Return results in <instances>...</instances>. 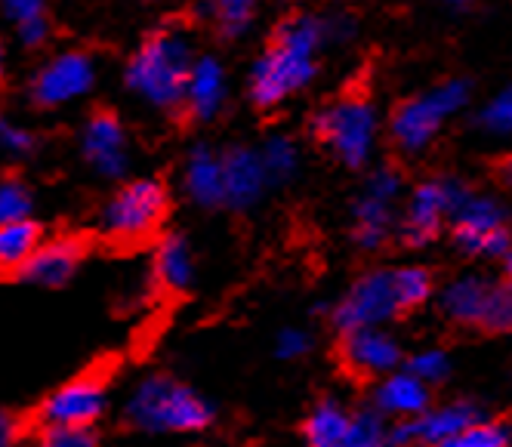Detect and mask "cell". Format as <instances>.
I'll use <instances>...</instances> for the list:
<instances>
[{
    "label": "cell",
    "instance_id": "cell-1",
    "mask_svg": "<svg viewBox=\"0 0 512 447\" xmlns=\"http://www.w3.org/2000/svg\"><path fill=\"white\" fill-rule=\"evenodd\" d=\"M324 22L297 13L278 22L272 44L250 68V99L256 108H275L315 78V56L324 47Z\"/></svg>",
    "mask_w": 512,
    "mask_h": 447
},
{
    "label": "cell",
    "instance_id": "cell-2",
    "mask_svg": "<svg viewBox=\"0 0 512 447\" xmlns=\"http://www.w3.org/2000/svg\"><path fill=\"white\" fill-rule=\"evenodd\" d=\"M192 68L195 56L186 34L164 28L133 53L127 65V87L155 108H179L186 102Z\"/></svg>",
    "mask_w": 512,
    "mask_h": 447
},
{
    "label": "cell",
    "instance_id": "cell-3",
    "mask_svg": "<svg viewBox=\"0 0 512 447\" xmlns=\"http://www.w3.org/2000/svg\"><path fill=\"white\" fill-rule=\"evenodd\" d=\"M127 420L142 432H201L213 423V404L173 377H149L133 389Z\"/></svg>",
    "mask_w": 512,
    "mask_h": 447
},
{
    "label": "cell",
    "instance_id": "cell-4",
    "mask_svg": "<svg viewBox=\"0 0 512 447\" xmlns=\"http://www.w3.org/2000/svg\"><path fill=\"white\" fill-rule=\"evenodd\" d=\"M469 96H472V84L466 78H451L432 87L429 93L405 99L395 108L392 124H389L392 142L405 155L423 152V148L432 145L438 130L445 127V121L469 105Z\"/></svg>",
    "mask_w": 512,
    "mask_h": 447
},
{
    "label": "cell",
    "instance_id": "cell-5",
    "mask_svg": "<svg viewBox=\"0 0 512 447\" xmlns=\"http://www.w3.org/2000/svg\"><path fill=\"white\" fill-rule=\"evenodd\" d=\"M312 133L340 164H346L349 170H361L377 142L374 105L358 96L337 99L315 115Z\"/></svg>",
    "mask_w": 512,
    "mask_h": 447
},
{
    "label": "cell",
    "instance_id": "cell-6",
    "mask_svg": "<svg viewBox=\"0 0 512 447\" xmlns=\"http://www.w3.org/2000/svg\"><path fill=\"white\" fill-rule=\"evenodd\" d=\"M167 213V189L158 179H133L102 210V229L115 241L149 238Z\"/></svg>",
    "mask_w": 512,
    "mask_h": 447
},
{
    "label": "cell",
    "instance_id": "cell-7",
    "mask_svg": "<svg viewBox=\"0 0 512 447\" xmlns=\"http://www.w3.org/2000/svg\"><path fill=\"white\" fill-rule=\"evenodd\" d=\"M398 290H395V269H374L364 272L331 312L334 327L349 337L358 330H380L386 321L398 318Z\"/></svg>",
    "mask_w": 512,
    "mask_h": 447
},
{
    "label": "cell",
    "instance_id": "cell-8",
    "mask_svg": "<svg viewBox=\"0 0 512 447\" xmlns=\"http://www.w3.org/2000/svg\"><path fill=\"white\" fill-rule=\"evenodd\" d=\"M469 189L460 179L438 176L423 185H417L414 195L408 198L405 216H401V244L405 247H426L438 238L445 222H451L454 210L466 201Z\"/></svg>",
    "mask_w": 512,
    "mask_h": 447
},
{
    "label": "cell",
    "instance_id": "cell-9",
    "mask_svg": "<svg viewBox=\"0 0 512 447\" xmlns=\"http://www.w3.org/2000/svg\"><path fill=\"white\" fill-rule=\"evenodd\" d=\"M451 232L457 247L472 256H506L512 235L506 229V210L488 195L469 192L466 201L451 216Z\"/></svg>",
    "mask_w": 512,
    "mask_h": 447
},
{
    "label": "cell",
    "instance_id": "cell-10",
    "mask_svg": "<svg viewBox=\"0 0 512 447\" xmlns=\"http://www.w3.org/2000/svg\"><path fill=\"white\" fill-rule=\"evenodd\" d=\"M485 423L482 407L472 401H454L445 407H429V411L417 420H398L389 429V447H405V444H420V447H438L466 429Z\"/></svg>",
    "mask_w": 512,
    "mask_h": 447
},
{
    "label": "cell",
    "instance_id": "cell-11",
    "mask_svg": "<svg viewBox=\"0 0 512 447\" xmlns=\"http://www.w3.org/2000/svg\"><path fill=\"white\" fill-rule=\"evenodd\" d=\"M96 84V62L87 53H62L56 59H50L31 81V99L44 105V108H56L65 105L71 99H81L84 93H90Z\"/></svg>",
    "mask_w": 512,
    "mask_h": 447
},
{
    "label": "cell",
    "instance_id": "cell-12",
    "mask_svg": "<svg viewBox=\"0 0 512 447\" xmlns=\"http://www.w3.org/2000/svg\"><path fill=\"white\" fill-rule=\"evenodd\" d=\"M84 158L93 164V170L105 179H121L127 173V133L121 121L108 111L93 115L81 133Z\"/></svg>",
    "mask_w": 512,
    "mask_h": 447
},
{
    "label": "cell",
    "instance_id": "cell-13",
    "mask_svg": "<svg viewBox=\"0 0 512 447\" xmlns=\"http://www.w3.org/2000/svg\"><path fill=\"white\" fill-rule=\"evenodd\" d=\"M401 346L380 330H358L343 337V364L358 377H389L401 367Z\"/></svg>",
    "mask_w": 512,
    "mask_h": 447
},
{
    "label": "cell",
    "instance_id": "cell-14",
    "mask_svg": "<svg viewBox=\"0 0 512 447\" xmlns=\"http://www.w3.org/2000/svg\"><path fill=\"white\" fill-rule=\"evenodd\" d=\"M105 411V389L99 380H75L62 386L59 392H53L41 414L47 420V426H93V420H99Z\"/></svg>",
    "mask_w": 512,
    "mask_h": 447
},
{
    "label": "cell",
    "instance_id": "cell-15",
    "mask_svg": "<svg viewBox=\"0 0 512 447\" xmlns=\"http://www.w3.org/2000/svg\"><path fill=\"white\" fill-rule=\"evenodd\" d=\"M223 179H226V207L232 210L253 207L269 185L260 152H253L247 145H232L223 152Z\"/></svg>",
    "mask_w": 512,
    "mask_h": 447
},
{
    "label": "cell",
    "instance_id": "cell-16",
    "mask_svg": "<svg viewBox=\"0 0 512 447\" xmlns=\"http://www.w3.org/2000/svg\"><path fill=\"white\" fill-rule=\"evenodd\" d=\"M81 259H84L81 241L56 238V241L41 244L38 253L28 259V266L19 275L25 281H31V284H41V287H62V284L71 281V275L78 272Z\"/></svg>",
    "mask_w": 512,
    "mask_h": 447
},
{
    "label": "cell",
    "instance_id": "cell-17",
    "mask_svg": "<svg viewBox=\"0 0 512 447\" xmlns=\"http://www.w3.org/2000/svg\"><path fill=\"white\" fill-rule=\"evenodd\" d=\"M182 185L186 195L198 207H226V179H223V155H216L210 145H195L186 161V173H182Z\"/></svg>",
    "mask_w": 512,
    "mask_h": 447
},
{
    "label": "cell",
    "instance_id": "cell-18",
    "mask_svg": "<svg viewBox=\"0 0 512 447\" xmlns=\"http://www.w3.org/2000/svg\"><path fill=\"white\" fill-rule=\"evenodd\" d=\"M374 411L401 420H417L429 411V386L411 377L408 370L389 374L374 389Z\"/></svg>",
    "mask_w": 512,
    "mask_h": 447
},
{
    "label": "cell",
    "instance_id": "cell-19",
    "mask_svg": "<svg viewBox=\"0 0 512 447\" xmlns=\"http://www.w3.org/2000/svg\"><path fill=\"white\" fill-rule=\"evenodd\" d=\"M186 105L195 121H213L226 105V68L213 56L195 59L189 90H186Z\"/></svg>",
    "mask_w": 512,
    "mask_h": 447
},
{
    "label": "cell",
    "instance_id": "cell-20",
    "mask_svg": "<svg viewBox=\"0 0 512 447\" xmlns=\"http://www.w3.org/2000/svg\"><path fill=\"white\" fill-rule=\"evenodd\" d=\"M491 287H494V281L491 278H482V275H463V278H457L442 293V312L454 324L479 327Z\"/></svg>",
    "mask_w": 512,
    "mask_h": 447
},
{
    "label": "cell",
    "instance_id": "cell-21",
    "mask_svg": "<svg viewBox=\"0 0 512 447\" xmlns=\"http://www.w3.org/2000/svg\"><path fill=\"white\" fill-rule=\"evenodd\" d=\"M392 226V204L361 192L352 207V238L364 250H380L389 238Z\"/></svg>",
    "mask_w": 512,
    "mask_h": 447
},
{
    "label": "cell",
    "instance_id": "cell-22",
    "mask_svg": "<svg viewBox=\"0 0 512 447\" xmlns=\"http://www.w3.org/2000/svg\"><path fill=\"white\" fill-rule=\"evenodd\" d=\"M155 275H158V281L167 290H176V293L192 287V281H195V263H192V250H189L186 238H182V235H167L158 244Z\"/></svg>",
    "mask_w": 512,
    "mask_h": 447
},
{
    "label": "cell",
    "instance_id": "cell-23",
    "mask_svg": "<svg viewBox=\"0 0 512 447\" xmlns=\"http://www.w3.org/2000/svg\"><path fill=\"white\" fill-rule=\"evenodd\" d=\"M41 247V226L31 219L0 226V272H22Z\"/></svg>",
    "mask_w": 512,
    "mask_h": 447
},
{
    "label": "cell",
    "instance_id": "cell-24",
    "mask_svg": "<svg viewBox=\"0 0 512 447\" xmlns=\"http://www.w3.org/2000/svg\"><path fill=\"white\" fill-rule=\"evenodd\" d=\"M352 426V414L340 401H321L303 423V438L309 447H340Z\"/></svg>",
    "mask_w": 512,
    "mask_h": 447
},
{
    "label": "cell",
    "instance_id": "cell-25",
    "mask_svg": "<svg viewBox=\"0 0 512 447\" xmlns=\"http://www.w3.org/2000/svg\"><path fill=\"white\" fill-rule=\"evenodd\" d=\"M260 161L269 176V185H281L287 179H294L300 170V148L290 142L287 136H272L260 148Z\"/></svg>",
    "mask_w": 512,
    "mask_h": 447
},
{
    "label": "cell",
    "instance_id": "cell-26",
    "mask_svg": "<svg viewBox=\"0 0 512 447\" xmlns=\"http://www.w3.org/2000/svg\"><path fill=\"white\" fill-rule=\"evenodd\" d=\"M432 272L423 266H405V269H395V290H398V306L401 315H408L414 309H420L429 296H432Z\"/></svg>",
    "mask_w": 512,
    "mask_h": 447
},
{
    "label": "cell",
    "instance_id": "cell-27",
    "mask_svg": "<svg viewBox=\"0 0 512 447\" xmlns=\"http://www.w3.org/2000/svg\"><path fill=\"white\" fill-rule=\"evenodd\" d=\"M340 447H389V429L383 423V414L377 411L352 414V426Z\"/></svg>",
    "mask_w": 512,
    "mask_h": 447
},
{
    "label": "cell",
    "instance_id": "cell-28",
    "mask_svg": "<svg viewBox=\"0 0 512 447\" xmlns=\"http://www.w3.org/2000/svg\"><path fill=\"white\" fill-rule=\"evenodd\" d=\"M479 330L488 333H512V284H497L488 293V303L479 321Z\"/></svg>",
    "mask_w": 512,
    "mask_h": 447
},
{
    "label": "cell",
    "instance_id": "cell-29",
    "mask_svg": "<svg viewBox=\"0 0 512 447\" xmlns=\"http://www.w3.org/2000/svg\"><path fill=\"white\" fill-rule=\"evenodd\" d=\"M213 16H216V28L223 37H241L253 16H256V7L250 4V0H223V4H216L213 7Z\"/></svg>",
    "mask_w": 512,
    "mask_h": 447
},
{
    "label": "cell",
    "instance_id": "cell-30",
    "mask_svg": "<svg viewBox=\"0 0 512 447\" xmlns=\"http://www.w3.org/2000/svg\"><path fill=\"white\" fill-rule=\"evenodd\" d=\"M31 213V192L22 179H0V226L22 222Z\"/></svg>",
    "mask_w": 512,
    "mask_h": 447
},
{
    "label": "cell",
    "instance_id": "cell-31",
    "mask_svg": "<svg viewBox=\"0 0 512 447\" xmlns=\"http://www.w3.org/2000/svg\"><path fill=\"white\" fill-rule=\"evenodd\" d=\"M405 370L411 377H417L423 386H432V383H442L451 374V361L442 349H423L408 358Z\"/></svg>",
    "mask_w": 512,
    "mask_h": 447
},
{
    "label": "cell",
    "instance_id": "cell-32",
    "mask_svg": "<svg viewBox=\"0 0 512 447\" xmlns=\"http://www.w3.org/2000/svg\"><path fill=\"white\" fill-rule=\"evenodd\" d=\"M475 124H479L485 133L491 136H509L512 133V87L500 90L482 111L479 118H475Z\"/></svg>",
    "mask_w": 512,
    "mask_h": 447
},
{
    "label": "cell",
    "instance_id": "cell-33",
    "mask_svg": "<svg viewBox=\"0 0 512 447\" xmlns=\"http://www.w3.org/2000/svg\"><path fill=\"white\" fill-rule=\"evenodd\" d=\"M509 444H512V435L503 423H479L438 447H509Z\"/></svg>",
    "mask_w": 512,
    "mask_h": 447
},
{
    "label": "cell",
    "instance_id": "cell-34",
    "mask_svg": "<svg viewBox=\"0 0 512 447\" xmlns=\"http://www.w3.org/2000/svg\"><path fill=\"white\" fill-rule=\"evenodd\" d=\"M41 447H99L96 432L87 426H47Z\"/></svg>",
    "mask_w": 512,
    "mask_h": 447
},
{
    "label": "cell",
    "instance_id": "cell-35",
    "mask_svg": "<svg viewBox=\"0 0 512 447\" xmlns=\"http://www.w3.org/2000/svg\"><path fill=\"white\" fill-rule=\"evenodd\" d=\"M312 349V337L306 330H297V327H287L278 333V343H275V355L284 358V361H297L303 358L306 352Z\"/></svg>",
    "mask_w": 512,
    "mask_h": 447
},
{
    "label": "cell",
    "instance_id": "cell-36",
    "mask_svg": "<svg viewBox=\"0 0 512 447\" xmlns=\"http://www.w3.org/2000/svg\"><path fill=\"white\" fill-rule=\"evenodd\" d=\"M31 145H34V136L28 130L16 127L10 118L0 115V148H7L13 155H25V152H31Z\"/></svg>",
    "mask_w": 512,
    "mask_h": 447
},
{
    "label": "cell",
    "instance_id": "cell-37",
    "mask_svg": "<svg viewBox=\"0 0 512 447\" xmlns=\"http://www.w3.org/2000/svg\"><path fill=\"white\" fill-rule=\"evenodd\" d=\"M4 16L19 28V25H25L31 19L47 16V10H44L41 0H7V4H4Z\"/></svg>",
    "mask_w": 512,
    "mask_h": 447
},
{
    "label": "cell",
    "instance_id": "cell-38",
    "mask_svg": "<svg viewBox=\"0 0 512 447\" xmlns=\"http://www.w3.org/2000/svg\"><path fill=\"white\" fill-rule=\"evenodd\" d=\"M50 37V22H47V16H38V19H31V22H25V25H19V41L25 44V47H41L44 41Z\"/></svg>",
    "mask_w": 512,
    "mask_h": 447
},
{
    "label": "cell",
    "instance_id": "cell-39",
    "mask_svg": "<svg viewBox=\"0 0 512 447\" xmlns=\"http://www.w3.org/2000/svg\"><path fill=\"white\" fill-rule=\"evenodd\" d=\"M13 438H16V420L7 411H0V447H10Z\"/></svg>",
    "mask_w": 512,
    "mask_h": 447
},
{
    "label": "cell",
    "instance_id": "cell-40",
    "mask_svg": "<svg viewBox=\"0 0 512 447\" xmlns=\"http://www.w3.org/2000/svg\"><path fill=\"white\" fill-rule=\"evenodd\" d=\"M497 173H500V179H503L506 185H512V155L500 161V167H497Z\"/></svg>",
    "mask_w": 512,
    "mask_h": 447
},
{
    "label": "cell",
    "instance_id": "cell-41",
    "mask_svg": "<svg viewBox=\"0 0 512 447\" xmlns=\"http://www.w3.org/2000/svg\"><path fill=\"white\" fill-rule=\"evenodd\" d=\"M503 272H506V284H512V247H509V253L503 256Z\"/></svg>",
    "mask_w": 512,
    "mask_h": 447
},
{
    "label": "cell",
    "instance_id": "cell-42",
    "mask_svg": "<svg viewBox=\"0 0 512 447\" xmlns=\"http://www.w3.org/2000/svg\"><path fill=\"white\" fill-rule=\"evenodd\" d=\"M0 78H4V47H0Z\"/></svg>",
    "mask_w": 512,
    "mask_h": 447
},
{
    "label": "cell",
    "instance_id": "cell-43",
    "mask_svg": "<svg viewBox=\"0 0 512 447\" xmlns=\"http://www.w3.org/2000/svg\"><path fill=\"white\" fill-rule=\"evenodd\" d=\"M405 447H420V444H405Z\"/></svg>",
    "mask_w": 512,
    "mask_h": 447
}]
</instances>
